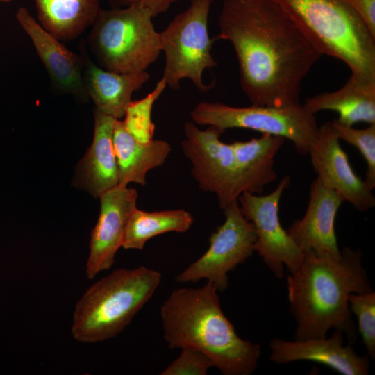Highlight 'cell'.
Masks as SVG:
<instances>
[{"label": "cell", "mask_w": 375, "mask_h": 375, "mask_svg": "<svg viewBox=\"0 0 375 375\" xmlns=\"http://www.w3.org/2000/svg\"><path fill=\"white\" fill-rule=\"evenodd\" d=\"M161 279L160 272L144 266L118 269L101 278L76 304L73 338L85 343L115 338L151 299Z\"/></svg>", "instance_id": "cell-5"}, {"label": "cell", "mask_w": 375, "mask_h": 375, "mask_svg": "<svg viewBox=\"0 0 375 375\" xmlns=\"http://www.w3.org/2000/svg\"><path fill=\"white\" fill-rule=\"evenodd\" d=\"M331 126L340 140L356 147L367 164L364 182L369 189L375 188V124L358 129L340 124L336 119Z\"/></svg>", "instance_id": "cell-25"}, {"label": "cell", "mask_w": 375, "mask_h": 375, "mask_svg": "<svg viewBox=\"0 0 375 375\" xmlns=\"http://www.w3.org/2000/svg\"><path fill=\"white\" fill-rule=\"evenodd\" d=\"M350 310L357 319L358 330L371 360L375 358V293L351 294L349 299Z\"/></svg>", "instance_id": "cell-26"}, {"label": "cell", "mask_w": 375, "mask_h": 375, "mask_svg": "<svg viewBox=\"0 0 375 375\" xmlns=\"http://www.w3.org/2000/svg\"><path fill=\"white\" fill-rule=\"evenodd\" d=\"M362 18L375 36V0H344Z\"/></svg>", "instance_id": "cell-29"}, {"label": "cell", "mask_w": 375, "mask_h": 375, "mask_svg": "<svg viewBox=\"0 0 375 375\" xmlns=\"http://www.w3.org/2000/svg\"><path fill=\"white\" fill-rule=\"evenodd\" d=\"M225 220L209 238V247L175 278L181 283L206 279L218 291L226 289L228 272L244 262L254 251L256 233L235 201L222 210Z\"/></svg>", "instance_id": "cell-10"}, {"label": "cell", "mask_w": 375, "mask_h": 375, "mask_svg": "<svg viewBox=\"0 0 375 375\" xmlns=\"http://www.w3.org/2000/svg\"><path fill=\"white\" fill-rule=\"evenodd\" d=\"M99 215L91 232L85 265L88 279L109 269L122 247L128 219L137 208L138 193L134 188L117 186L99 197Z\"/></svg>", "instance_id": "cell-13"}, {"label": "cell", "mask_w": 375, "mask_h": 375, "mask_svg": "<svg viewBox=\"0 0 375 375\" xmlns=\"http://www.w3.org/2000/svg\"><path fill=\"white\" fill-rule=\"evenodd\" d=\"M166 87V82L162 78L147 96L131 101L127 106L122 122L128 132L138 140L147 142L154 139L155 124L152 122L151 111Z\"/></svg>", "instance_id": "cell-24"}, {"label": "cell", "mask_w": 375, "mask_h": 375, "mask_svg": "<svg viewBox=\"0 0 375 375\" xmlns=\"http://www.w3.org/2000/svg\"><path fill=\"white\" fill-rule=\"evenodd\" d=\"M213 0H190V6L177 15L160 33L165 55L162 78L167 86L178 90L183 79H190L200 91L210 89L203 83L206 69L217 66L211 49L213 40L208 31Z\"/></svg>", "instance_id": "cell-8"}, {"label": "cell", "mask_w": 375, "mask_h": 375, "mask_svg": "<svg viewBox=\"0 0 375 375\" xmlns=\"http://www.w3.org/2000/svg\"><path fill=\"white\" fill-rule=\"evenodd\" d=\"M190 115L198 126H213L223 132L229 128H247L290 140L300 155L308 154L319 130L315 114L300 103L286 107H234L203 101Z\"/></svg>", "instance_id": "cell-7"}, {"label": "cell", "mask_w": 375, "mask_h": 375, "mask_svg": "<svg viewBox=\"0 0 375 375\" xmlns=\"http://www.w3.org/2000/svg\"><path fill=\"white\" fill-rule=\"evenodd\" d=\"M15 18L31 40L53 88L78 99H89L83 80L84 56L69 50L60 40L46 31L25 7H20Z\"/></svg>", "instance_id": "cell-14"}, {"label": "cell", "mask_w": 375, "mask_h": 375, "mask_svg": "<svg viewBox=\"0 0 375 375\" xmlns=\"http://www.w3.org/2000/svg\"><path fill=\"white\" fill-rule=\"evenodd\" d=\"M344 202L334 190L316 178L310 185L309 201L302 218L295 220L287 231L302 251L333 258L341 256L335 222Z\"/></svg>", "instance_id": "cell-15"}, {"label": "cell", "mask_w": 375, "mask_h": 375, "mask_svg": "<svg viewBox=\"0 0 375 375\" xmlns=\"http://www.w3.org/2000/svg\"><path fill=\"white\" fill-rule=\"evenodd\" d=\"M94 129L91 145L77 164L72 180L75 188L99 197L118 186L119 176L113 145L116 119L94 109Z\"/></svg>", "instance_id": "cell-17"}, {"label": "cell", "mask_w": 375, "mask_h": 375, "mask_svg": "<svg viewBox=\"0 0 375 375\" xmlns=\"http://www.w3.org/2000/svg\"><path fill=\"white\" fill-rule=\"evenodd\" d=\"M303 106L313 114L335 111L338 114L336 120L342 125L375 124V82L362 83L350 76L340 89L308 97Z\"/></svg>", "instance_id": "cell-21"}, {"label": "cell", "mask_w": 375, "mask_h": 375, "mask_svg": "<svg viewBox=\"0 0 375 375\" xmlns=\"http://www.w3.org/2000/svg\"><path fill=\"white\" fill-rule=\"evenodd\" d=\"M147 8L139 3L101 9L87 38L97 64L118 73L147 71L162 52L160 32Z\"/></svg>", "instance_id": "cell-6"}, {"label": "cell", "mask_w": 375, "mask_h": 375, "mask_svg": "<svg viewBox=\"0 0 375 375\" xmlns=\"http://www.w3.org/2000/svg\"><path fill=\"white\" fill-rule=\"evenodd\" d=\"M39 24L61 42L73 40L91 26L99 0H34Z\"/></svg>", "instance_id": "cell-22"}, {"label": "cell", "mask_w": 375, "mask_h": 375, "mask_svg": "<svg viewBox=\"0 0 375 375\" xmlns=\"http://www.w3.org/2000/svg\"><path fill=\"white\" fill-rule=\"evenodd\" d=\"M273 1L322 56L342 60L360 82H375V36L344 0Z\"/></svg>", "instance_id": "cell-4"}, {"label": "cell", "mask_w": 375, "mask_h": 375, "mask_svg": "<svg viewBox=\"0 0 375 375\" xmlns=\"http://www.w3.org/2000/svg\"><path fill=\"white\" fill-rule=\"evenodd\" d=\"M285 139L267 133L248 141L231 143L236 159L242 192L260 194L277 178L275 157Z\"/></svg>", "instance_id": "cell-20"}, {"label": "cell", "mask_w": 375, "mask_h": 375, "mask_svg": "<svg viewBox=\"0 0 375 375\" xmlns=\"http://www.w3.org/2000/svg\"><path fill=\"white\" fill-rule=\"evenodd\" d=\"M269 346L270 360L278 364L313 361L326 365L344 375H367L369 371V356H358L351 344L344 346V334L338 330L328 338H314L294 341L274 338L270 340Z\"/></svg>", "instance_id": "cell-16"}, {"label": "cell", "mask_w": 375, "mask_h": 375, "mask_svg": "<svg viewBox=\"0 0 375 375\" xmlns=\"http://www.w3.org/2000/svg\"><path fill=\"white\" fill-rule=\"evenodd\" d=\"M113 145L120 187L132 183L145 185L147 173L162 166L172 151L170 144L164 140H138L128 132L121 119L115 122Z\"/></svg>", "instance_id": "cell-19"}, {"label": "cell", "mask_w": 375, "mask_h": 375, "mask_svg": "<svg viewBox=\"0 0 375 375\" xmlns=\"http://www.w3.org/2000/svg\"><path fill=\"white\" fill-rule=\"evenodd\" d=\"M80 50L85 60V87L95 109L121 119L132 101L133 94L149 80V74L147 71L124 74L107 70L90 58L85 44L80 47Z\"/></svg>", "instance_id": "cell-18"}, {"label": "cell", "mask_w": 375, "mask_h": 375, "mask_svg": "<svg viewBox=\"0 0 375 375\" xmlns=\"http://www.w3.org/2000/svg\"><path fill=\"white\" fill-rule=\"evenodd\" d=\"M12 0H0V2H10Z\"/></svg>", "instance_id": "cell-30"}, {"label": "cell", "mask_w": 375, "mask_h": 375, "mask_svg": "<svg viewBox=\"0 0 375 375\" xmlns=\"http://www.w3.org/2000/svg\"><path fill=\"white\" fill-rule=\"evenodd\" d=\"M193 222L192 215L185 209L147 212L137 208L128 219L122 247L141 250L157 235L187 232Z\"/></svg>", "instance_id": "cell-23"}, {"label": "cell", "mask_w": 375, "mask_h": 375, "mask_svg": "<svg viewBox=\"0 0 375 375\" xmlns=\"http://www.w3.org/2000/svg\"><path fill=\"white\" fill-rule=\"evenodd\" d=\"M223 133L213 126L201 129L188 121L181 143L191 163L192 176L201 190L216 195L222 210L238 201L242 193L234 151L231 143L220 140Z\"/></svg>", "instance_id": "cell-9"}, {"label": "cell", "mask_w": 375, "mask_h": 375, "mask_svg": "<svg viewBox=\"0 0 375 375\" xmlns=\"http://www.w3.org/2000/svg\"><path fill=\"white\" fill-rule=\"evenodd\" d=\"M178 357L160 375H206L214 367L211 359L203 351L194 348L181 349Z\"/></svg>", "instance_id": "cell-27"}, {"label": "cell", "mask_w": 375, "mask_h": 375, "mask_svg": "<svg viewBox=\"0 0 375 375\" xmlns=\"http://www.w3.org/2000/svg\"><path fill=\"white\" fill-rule=\"evenodd\" d=\"M340 140L331 122L319 126L308 151L312 167L324 185L336 192L357 210L367 211L375 206V197L355 173Z\"/></svg>", "instance_id": "cell-12"}, {"label": "cell", "mask_w": 375, "mask_h": 375, "mask_svg": "<svg viewBox=\"0 0 375 375\" xmlns=\"http://www.w3.org/2000/svg\"><path fill=\"white\" fill-rule=\"evenodd\" d=\"M217 288L174 290L160 308L164 339L169 348L204 352L224 375H250L256 370L259 344L240 338L222 310Z\"/></svg>", "instance_id": "cell-3"}, {"label": "cell", "mask_w": 375, "mask_h": 375, "mask_svg": "<svg viewBox=\"0 0 375 375\" xmlns=\"http://www.w3.org/2000/svg\"><path fill=\"white\" fill-rule=\"evenodd\" d=\"M178 0H108L112 8H123L139 3L149 10L153 17L166 12L169 7Z\"/></svg>", "instance_id": "cell-28"}, {"label": "cell", "mask_w": 375, "mask_h": 375, "mask_svg": "<svg viewBox=\"0 0 375 375\" xmlns=\"http://www.w3.org/2000/svg\"><path fill=\"white\" fill-rule=\"evenodd\" d=\"M290 183V176H285L269 194L243 192L238 199L242 212L256 233L254 251L278 278L283 277L284 267L290 273L294 272L303 256L279 219L280 201Z\"/></svg>", "instance_id": "cell-11"}, {"label": "cell", "mask_w": 375, "mask_h": 375, "mask_svg": "<svg viewBox=\"0 0 375 375\" xmlns=\"http://www.w3.org/2000/svg\"><path fill=\"white\" fill-rule=\"evenodd\" d=\"M219 39L229 41L241 88L254 106L299 103L301 83L322 55L273 0H224Z\"/></svg>", "instance_id": "cell-1"}, {"label": "cell", "mask_w": 375, "mask_h": 375, "mask_svg": "<svg viewBox=\"0 0 375 375\" xmlns=\"http://www.w3.org/2000/svg\"><path fill=\"white\" fill-rule=\"evenodd\" d=\"M360 249L344 247L338 258L303 253L297 269L287 278L290 311L297 326L294 340L326 337L331 329L356 340L349 299L372 291L362 262Z\"/></svg>", "instance_id": "cell-2"}]
</instances>
